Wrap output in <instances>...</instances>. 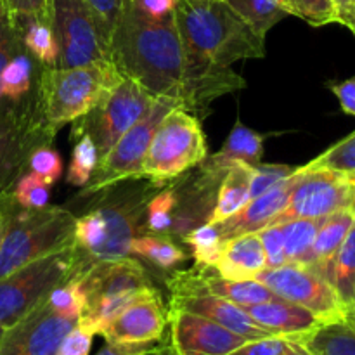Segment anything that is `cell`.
<instances>
[{
    "label": "cell",
    "instance_id": "1",
    "mask_svg": "<svg viewBox=\"0 0 355 355\" xmlns=\"http://www.w3.org/2000/svg\"><path fill=\"white\" fill-rule=\"evenodd\" d=\"M111 61L123 76L155 97H170L191 113H205L218 97L246 87L231 68L210 64L187 52L175 14L153 19L128 2L111 33Z\"/></svg>",
    "mask_w": 355,
    "mask_h": 355
},
{
    "label": "cell",
    "instance_id": "2",
    "mask_svg": "<svg viewBox=\"0 0 355 355\" xmlns=\"http://www.w3.org/2000/svg\"><path fill=\"white\" fill-rule=\"evenodd\" d=\"M175 24L187 52L210 64L231 68L266 55V37L224 0H177Z\"/></svg>",
    "mask_w": 355,
    "mask_h": 355
},
{
    "label": "cell",
    "instance_id": "3",
    "mask_svg": "<svg viewBox=\"0 0 355 355\" xmlns=\"http://www.w3.org/2000/svg\"><path fill=\"white\" fill-rule=\"evenodd\" d=\"M121 78L113 61L40 68L33 94L35 110L45 128L55 135L66 123L89 113Z\"/></svg>",
    "mask_w": 355,
    "mask_h": 355
},
{
    "label": "cell",
    "instance_id": "4",
    "mask_svg": "<svg viewBox=\"0 0 355 355\" xmlns=\"http://www.w3.org/2000/svg\"><path fill=\"white\" fill-rule=\"evenodd\" d=\"M3 234L0 241V279L24 263L42 259L75 241V220L64 207L30 210L9 196L0 200Z\"/></svg>",
    "mask_w": 355,
    "mask_h": 355
},
{
    "label": "cell",
    "instance_id": "5",
    "mask_svg": "<svg viewBox=\"0 0 355 355\" xmlns=\"http://www.w3.org/2000/svg\"><path fill=\"white\" fill-rule=\"evenodd\" d=\"M92 260L75 245L52 252L0 279V328L9 329L49 297L54 288L89 269Z\"/></svg>",
    "mask_w": 355,
    "mask_h": 355
},
{
    "label": "cell",
    "instance_id": "6",
    "mask_svg": "<svg viewBox=\"0 0 355 355\" xmlns=\"http://www.w3.org/2000/svg\"><path fill=\"white\" fill-rule=\"evenodd\" d=\"M207 156L201 121L191 111L175 107L163 118L153 135L142 163V175L156 187H165L187 170L200 166Z\"/></svg>",
    "mask_w": 355,
    "mask_h": 355
},
{
    "label": "cell",
    "instance_id": "7",
    "mask_svg": "<svg viewBox=\"0 0 355 355\" xmlns=\"http://www.w3.org/2000/svg\"><path fill=\"white\" fill-rule=\"evenodd\" d=\"M82 281L87 298L82 321L97 335L135 298L155 288L142 263L130 255L94 262L83 272Z\"/></svg>",
    "mask_w": 355,
    "mask_h": 355
},
{
    "label": "cell",
    "instance_id": "8",
    "mask_svg": "<svg viewBox=\"0 0 355 355\" xmlns=\"http://www.w3.org/2000/svg\"><path fill=\"white\" fill-rule=\"evenodd\" d=\"M175 107H182L175 99L155 97L148 111L99 159V165L92 173V179L85 186V191L78 194V200L92 198L110 187L127 182V180L144 179L142 163H144L153 135L163 118Z\"/></svg>",
    "mask_w": 355,
    "mask_h": 355
},
{
    "label": "cell",
    "instance_id": "9",
    "mask_svg": "<svg viewBox=\"0 0 355 355\" xmlns=\"http://www.w3.org/2000/svg\"><path fill=\"white\" fill-rule=\"evenodd\" d=\"M51 28L61 68L111 61V38L85 0H51Z\"/></svg>",
    "mask_w": 355,
    "mask_h": 355
},
{
    "label": "cell",
    "instance_id": "10",
    "mask_svg": "<svg viewBox=\"0 0 355 355\" xmlns=\"http://www.w3.org/2000/svg\"><path fill=\"white\" fill-rule=\"evenodd\" d=\"M155 96L141 83L123 76L87 114L73 121V139L89 135L103 158L118 139L148 111Z\"/></svg>",
    "mask_w": 355,
    "mask_h": 355
},
{
    "label": "cell",
    "instance_id": "11",
    "mask_svg": "<svg viewBox=\"0 0 355 355\" xmlns=\"http://www.w3.org/2000/svg\"><path fill=\"white\" fill-rule=\"evenodd\" d=\"M54 137L42 123L33 96L17 104L0 106V200L9 196L17 179L28 172L31 153L52 144Z\"/></svg>",
    "mask_w": 355,
    "mask_h": 355
},
{
    "label": "cell",
    "instance_id": "12",
    "mask_svg": "<svg viewBox=\"0 0 355 355\" xmlns=\"http://www.w3.org/2000/svg\"><path fill=\"white\" fill-rule=\"evenodd\" d=\"M354 203V186L343 173L326 168L298 166L286 208L272 224L295 218H326ZM270 224V225H272Z\"/></svg>",
    "mask_w": 355,
    "mask_h": 355
},
{
    "label": "cell",
    "instance_id": "13",
    "mask_svg": "<svg viewBox=\"0 0 355 355\" xmlns=\"http://www.w3.org/2000/svg\"><path fill=\"white\" fill-rule=\"evenodd\" d=\"M255 279L266 284L276 297L311 311L322 322L338 321L345 315L331 284L312 267L297 263H284L274 269L266 267Z\"/></svg>",
    "mask_w": 355,
    "mask_h": 355
},
{
    "label": "cell",
    "instance_id": "14",
    "mask_svg": "<svg viewBox=\"0 0 355 355\" xmlns=\"http://www.w3.org/2000/svg\"><path fill=\"white\" fill-rule=\"evenodd\" d=\"M80 319L55 311L45 298L3 331L0 355H55L66 333Z\"/></svg>",
    "mask_w": 355,
    "mask_h": 355
},
{
    "label": "cell",
    "instance_id": "15",
    "mask_svg": "<svg viewBox=\"0 0 355 355\" xmlns=\"http://www.w3.org/2000/svg\"><path fill=\"white\" fill-rule=\"evenodd\" d=\"M168 322L173 355H231L248 342L210 319L179 309H170Z\"/></svg>",
    "mask_w": 355,
    "mask_h": 355
},
{
    "label": "cell",
    "instance_id": "16",
    "mask_svg": "<svg viewBox=\"0 0 355 355\" xmlns=\"http://www.w3.org/2000/svg\"><path fill=\"white\" fill-rule=\"evenodd\" d=\"M166 322L168 314L163 307L159 291L151 288L111 319L99 335L113 343L162 342Z\"/></svg>",
    "mask_w": 355,
    "mask_h": 355
},
{
    "label": "cell",
    "instance_id": "17",
    "mask_svg": "<svg viewBox=\"0 0 355 355\" xmlns=\"http://www.w3.org/2000/svg\"><path fill=\"white\" fill-rule=\"evenodd\" d=\"M170 309H179V311H186L191 312V314L210 319V321L227 328L229 331L245 336L246 340H259L266 338V336H272L269 331L260 328L250 318L245 309L203 290L172 291Z\"/></svg>",
    "mask_w": 355,
    "mask_h": 355
},
{
    "label": "cell",
    "instance_id": "18",
    "mask_svg": "<svg viewBox=\"0 0 355 355\" xmlns=\"http://www.w3.org/2000/svg\"><path fill=\"white\" fill-rule=\"evenodd\" d=\"M295 177H297V172L267 193L253 198L243 210L229 217L227 220L215 224L222 241L225 243L227 239L246 234V232H259L260 229L272 224L274 218L286 208L291 189H293Z\"/></svg>",
    "mask_w": 355,
    "mask_h": 355
},
{
    "label": "cell",
    "instance_id": "19",
    "mask_svg": "<svg viewBox=\"0 0 355 355\" xmlns=\"http://www.w3.org/2000/svg\"><path fill=\"white\" fill-rule=\"evenodd\" d=\"M243 309L260 328L269 331L270 335L288 336L295 340L311 333L322 322L318 315L302 305L291 304L283 298H274V300L248 305Z\"/></svg>",
    "mask_w": 355,
    "mask_h": 355
},
{
    "label": "cell",
    "instance_id": "20",
    "mask_svg": "<svg viewBox=\"0 0 355 355\" xmlns=\"http://www.w3.org/2000/svg\"><path fill=\"white\" fill-rule=\"evenodd\" d=\"M267 267L266 252L259 232H246L227 239L211 269L229 279H255Z\"/></svg>",
    "mask_w": 355,
    "mask_h": 355
},
{
    "label": "cell",
    "instance_id": "21",
    "mask_svg": "<svg viewBox=\"0 0 355 355\" xmlns=\"http://www.w3.org/2000/svg\"><path fill=\"white\" fill-rule=\"evenodd\" d=\"M263 141H266V135L238 121L229 134L227 141L222 146L220 153L205 158L200 166L217 179H222L234 163H246L250 166L260 165L263 156Z\"/></svg>",
    "mask_w": 355,
    "mask_h": 355
},
{
    "label": "cell",
    "instance_id": "22",
    "mask_svg": "<svg viewBox=\"0 0 355 355\" xmlns=\"http://www.w3.org/2000/svg\"><path fill=\"white\" fill-rule=\"evenodd\" d=\"M253 166L246 163H234L218 184L217 196L211 208L208 224H218L238 214L252 201L250 187H252Z\"/></svg>",
    "mask_w": 355,
    "mask_h": 355
},
{
    "label": "cell",
    "instance_id": "23",
    "mask_svg": "<svg viewBox=\"0 0 355 355\" xmlns=\"http://www.w3.org/2000/svg\"><path fill=\"white\" fill-rule=\"evenodd\" d=\"M298 342L311 355H355V318L345 314L338 321L321 322Z\"/></svg>",
    "mask_w": 355,
    "mask_h": 355
},
{
    "label": "cell",
    "instance_id": "24",
    "mask_svg": "<svg viewBox=\"0 0 355 355\" xmlns=\"http://www.w3.org/2000/svg\"><path fill=\"white\" fill-rule=\"evenodd\" d=\"M355 222V214L350 208L340 210L336 214L324 218L322 225L319 227L315 236L314 246H312V269L318 270L321 276H324V270L342 243L345 241L347 234L350 232Z\"/></svg>",
    "mask_w": 355,
    "mask_h": 355
},
{
    "label": "cell",
    "instance_id": "25",
    "mask_svg": "<svg viewBox=\"0 0 355 355\" xmlns=\"http://www.w3.org/2000/svg\"><path fill=\"white\" fill-rule=\"evenodd\" d=\"M324 277L335 290L343 309H355V222L345 241L324 270Z\"/></svg>",
    "mask_w": 355,
    "mask_h": 355
},
{
    "label": "cell",
    "instance_id": "26",
    "mask_svg": "<svg viewBox=\"0 0 355 355\" xmlns=\"http://www.w3.org/2000/svg\"><path fill=\"white\" fill-rule=\"evenodd\" d=\"M324 218H295V220L279 224L283 231L288 263L311 267L312 246H314L315 236Z\"/></svg>",
    "mask_w": 355,
    "mask_h": 355
},
{
    "label": "cell",
    "instance_id": "27",
    "mask_svg": "<svg viewBox=\"0 0 355 355\" xmlns=\"http://www.w3.org/2000/svg\"><path fill=\"white\" fill-rule=\"evenodd\" d=\"M33 69L31 55L24 51L17 52L0 73V99L9 104L26 99L33 87Z\"/></svg>",
    "mask_w": 355,
    "mask_h": 355
},
{
    "label": "cell",
    "instance_id": "28",
    "mask_svg": "<svg viewBox=\"0 0 355 355\" xmlns=\"http://www.w3.org/2000/svg\"><path fill=\"white\" fill-rule=\"evenodd\" d=\"M16 28L19 31L24 52H28L35 62H38L42 68L58 64L59 49L51 24L40 19H30Z\"/></svg>",
    "mask_w": 355,
    "mask_h": 355
},
{
    "label": "cell",
    "instance_id": "29",
    "mask_svg": "<svg viewBox=\"0 0 355 355\" xmlns=\"http://www.w3.org/2000/svg\"><path fill=\"white\" fill-rule=\"evenodd\" d=\"M130 255L144 259L162 270L173 269L187 259L186 252L172 238L163 234L137 236L130 245Z\"/></svg>",
    "mask_w": 355,
    "mask_h": 355
},
{
    "label": "cell",
    "instance_id": "30",
    "mask_svg": "<svg viewBox=\"0 0 355 355\" xmlns=\"http://www.w3.org/2000/svg\"><path fill=\"white\" fill-rule=\"evenodd\" d=\"M252 28L266 37L270 28L288 16L281 0H224Z\"/></svg>",
    "mask_w": 355,
    "mask_h": 355
},
{
    "label": "cell",
    "instance_id": "31",
    "mask_svg": "<svg viewBox=\"0 0 355 355\" xmlns=\"http://www.w3.org/2000/svg\"><path fill=\"white\" fill-rule=\"evenodd\" d=\"M177 207H179V189L177 186L162 187L151 196L146 208V234L168 236L173 227Z\"/></svg>",
    "mask_w": 355,
    "mask_h": 355
},
{
    "label": "cell",
    "instance_id": "32",
    "mask_svg": "<svg viewBox=\"0 0 355 355\" xmlns=\"http://www.w3.org/2000/svg\"><path fill=\"white\" fill-rule=\"evenodd\" d=\"M182 241L191 246L194 263L200 269L214 267L218 260V255H220L222 246H224V241L217 231V225L208 224V222L187 231L182 236Z\"/></svg>",
    "mask_w": 355,
    "mask_h": 355
},
{
    "label": "cell",
    "instance_id": "33",
    "mask_svg": "<svg viewBox=\"0 0 355 355\" xmlns=\"http://www.w3.org/2000/svg\"><path fill=\"white\" fill-rule=\"evenodd\" d=\"M73 141H75V146H73L71 163H69L68 172H66V180L71 186L82 187L90 182L92 173L96 172L97 165H99L101 156L89 135H80Z\"/></svg>",
    "mask_w": 355,
    "mask_h": 355
},
{
    "label": "cell",
    "instance_id": "34",
    "mask_svg": "<svg viewBox=\"0 0 355 355\" xmlns=\"http://www.w3.org/2000/svg\"><path fill=\"white\" fill-rule=\"evenodd\" d=\"M304 166H307V168H326L343 173V175H352L355 173V130Z\"/></svg>",
    "mask_w": 355,
    "mask_h": 355
},
{
    "label": "cell",
    "instance_id": "35",
    "mask_svg": "<svg viewBox=\"0 0 355 355\" xmlns=\"http://www.w3.org/2000/svg\"><path fill=\"white\" fill-rule=\"evenodd\" d=\"M288 16H297L311 26H326L336 23L331 0H281Z\"/></svg>",
    "mask_w": 355,
    "mask_h": 355
},
{
    "label": "cell",
    "instance_id": "36",
    "mask_svg": "<svg viewBox=\"0 0 355 355\" xmlns=\"http://www.w3.org/2000/svg\"><path fill=\"white\" fill-rule=\"evenodd\" d=\"M49 187L51 186H47L37 173L24 172L17 179L10 198L19 207L30 208V210H42L49 205V198H51Z\"/></svg>",
    "mask_w": 355,
    "mask_h": 355
},
{
    "label": "cell",
    "instance_id": "37",
    "mask_svg": "<svg viewBox=\"0 0 355 355\" xmlns=\"http://www.w3.org/2000/svg\"><path fill=\"white\" fill-rule=\"evenodd\" d=\"M231 355H311L298 340L288 336H266L248 340Z\"/></svg>",
    "mask_w": 355,
    "mask_h": 355
},
{
    "label": "cell",
    "instance_id": "38",
    "mask_svg": "<svg viewBox=\"0 0 355 355\" xmlns=\"http://www.w3.org/2000/svg\"><path fill=\"white\" fill-rule=\"evenodd\" d=\"M28 172L37 173L47 186H52L62 173L61 156L51 144L40 146L28 158Z\"/></svg>",
    "mask_w": 355,
    "mask_h": 355
},
{
    "label": "cell",
    "instance_id": "39",
    "mask_svg": "<svg viewBox=\"0 0 355 355\" xmlns=\"http://www.w3.org/2000/svg\"><path fill=\"white\" fill-rule=\"evenodd\" d=\"M298 170V166H288V165H257L253 166V177H252V187H250V194L253 198L260 196V194L267 193L277 186L279 182L286 180L288 177L293 175Z\"/></svg>",
    "mask_w": 355,
    "mask_h": 355
},
{
    "label": "cell",
    "instance_id": "40",
    "mask_svg": "<svg viewBox=\"0 0 355 355\" xmlns=\"http://www.w3.org/2000/svg\"><path fill=\"white\" fill-rule=\"evenodd\" d=\"M21 51H24V49L21 44L19 31H17L10 14L7 12L3 2L0 0V73H2L3 66ZM2 104L3 101L0 99V106Z\"/></svg>",
    "mask_w": 355,
    "mask_h": 355
},
{
    "label": "cell",
    "instance_id": "41",
    "mask_svg": "<svg viewBox=\"0 0 355 355\" xmlns=\"http://www.w3.org/2000/svg\"><path fill=\"white\" fill-rule=\"evenodd\" d=\"M14 24L30 19H40L51 24V0H2Z\"/></svg>",
    "mask_w": 355,
    "mask_h": 355
},
{
    "label": "cell",
    "instance_id": "42",
    "mask_svg": "<svg viewBox=\"0 0 355 355\" xmlns=\"http://www.w3.org/2000/svg\"><path fill=\"white\" fill-rule=\"evenodd\" d=\"M96 335L97 333L94 331V328H90L87 322H83L82 319H80V321L66 333V336L62 338L55 355H90L94 336Z\"/></svg>",
    "mask_w": 355,
    "mask_h": 355
},
{
    "label": "cell",
    "instance_id": "43",
    "mask_svg": "<svg viewBox=\"0 0 355 355\" xmlns=\"http://www.w3.org/2000/svg\"><path fill=\"white\" fill-rule=\"evenodd\" d=\"M260 239H262L263 252H266V262L269 269L281 267L286 262V252H284V238L279 224L267 225V227L259 231Z\"/></svg>",
    "mask_w": 355,
    "mask_h": 355
},
{
    "label": "cell",
    "instance_id": "44",
    "mask_svg": "<svg viewBox=\"0 0 355 355\" xmlns=\"http://www.w3.org/2000/svg\"><path fill=\"white\" fill-rule=\"evenodd\" d=\"M85 2L89 3V7L94 10V14L99 17V21L103 23V26L106 28V31L110 33L111 38V33H113L118 19L121 17L123 10L127 9L130 0H85Z\"/></svg>",
    "mask_w": 355,
    "mask_h": 355
},
{
    "label": "cell",
    "instance_id": "45",
    "mask_svg": "<svg viewBox=\"0 0 355 355\" xmlns=\"http://www.w3.org/2000/svg\"><path fill=\"white\" fill-rule=\"evenodd\" d=\"M163 347L159 342L146 343H113L106 342V345L96 355H158L162 354Z\"/></svg>",
    "mask_w": 355,
    "mask_h": 355
},
{
    "label": "cell",
    "instance_id": "46",
    "mask_svg": "<svg viewBox=\"0 0 355 355\" xmlns=\"http://www.w3.org/2000/svg\"><path fill=\"white\" fill-rule=\"evenodd\" d=\"M130 3L153 19H166L175 14L177 0H130Z\"/></svg>",
    "mask_w": 355,
    "mask_h": 355
},
{
    "label": "cell",
    "instance_id": "47",
    "mask_svg": "<svg viewBox=\"0 0 355 355\" xmlns=\"http://www.w3.org/2000/svg\"><path fill=\"white\" fill-rule=\"evenodd\" d=\"M329 89L333 90L336 99L340 101V106H342L343 113L355 116V76L342 83H331Z\"/></svg>",
    "mask_w": 355,
    "mask_h": 355
},
{
    "label": "cell",
    "instance_id": "48",
    "mask_svg": "<svg viewBox=\"0 0 355 355\" xmlns=\"http://www.w3.org/2000/svg\"><path fill=\"white\" fill-rule=\"evenodd\" d=\"M335 7L336 23L349 28L355 35V0H331Z\"/></svg>",
    "mask_w": 355,
    "mask_h": 355
},
{
    "label": "cell",
    "instance_id": "49",
    "mask_svg": "<svg viewBox=\"0 0 355 355\" xmlns=\"http://www.w3.org/2000/svg\"><path fill=\"white\" fill-rule=\"evenodd\" d=\"M347 177H349L350 182H352V186H354V203H352V207H350V210L355 214V173H352V175H347Z\"/></svg>",
    "mask_w": 355,
    "mask_h": 355
},
{
    "label": "cell",
    "instance_id": "50",
    "mask_svg": "<svg viewBox=\"0 0 355 355\" xmlns=\"http://www.w3.org/2000/svg\"><path fill=\"white\" fill-rule=\"evenodd\" d=\"M2 234H3V215L0 211V241H2Z\"/></svg>",
    "mask_w": 355,
    "mask_h": 355
},
{
    "label": "cell",
    "instance_id": "51",
    "mask_svg": "<svg viewBox=\"0 0 355 355\" xmlns=\"http://www.w3.org/2000/svg\"><path fill=\"white\" fill-rule=\"evenodd\" d=\"M3 331H6V329H2V328H0V338H2V335H3Z\"/></svg>",
    "mask_w": 355,
    "mask_h": 355
}]
</instances>
